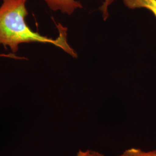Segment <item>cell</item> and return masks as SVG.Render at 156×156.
I'll return each mask as SVG.
<instances>
[{
	"mask_svg": "<svg viewBox=\"0 0 156 156\" xmlns=\"http://www.w3.org/2000/svg\"><path fill=\"white\" fill-rule=\"evenodd\" d=\"M116 0H104L102 5L100 7V10L102 13V18L104 21H106L108 19L109 14V8L113 4Z\"/></svg>",
	"mask_w": 156,
	"mask_h": 156,
	"instance_id": "cell-5",
	"label": "cell"
},
{
	"mask_svg": "<svg viewBox=\"0 0 156 156\" xmlns=\"http://www.w3.org/2000/svg\"><path fill=\"white\" fill-rule=\"evenodd\" d=\"M118 156H156V151H145L140 149L131 148L126 150Z\"/></svg>",
	"mask_w": 156,
	"mask_h": 156,
	"instance_id": "cell-4",
	"label": "cell"
},
{
	"mask_svg": "<svg viewBox=\"0 0 156 156\" xmlns=\"http://www.w3.org/2000/svg\"><path fill=\"white\" fill-rule=\"evenodd\" d=\"M76 156H104V154L97 151L91 150L79 151Z\"/></svg>",
	"mask_w": 156,
	"mask_h": 156,
	"instance_id": "cell-6",
	"label": "cell"
},
{
	"mask_svg": "<svg viewBox=\"0 0 156 156\" xmlns=\"http://www.w3.org/2000/svg\"><path fill=\"white\" fill-rule=\"evenodd\" d=\"M53 11L61 12L68 15H72L78 9L83 8L82 4L77 0H44Z\"/></svg>",
	"mask_w": 156,
	"mask_h": 156,
	"instance_id": "cell-2",
	"label": "cell"
},
{
	"mask_svg": "<svg viewBox=\"0 0 156 156\" xmlns=\"http://www.w3.org/2000/svg\"><path fill=\"white\" fill-rule=\"evenodd\" d=\"M27 0H2L0 5V45L8 47L13 54L19 49V45L26 43L49 44L60 48L73 58L77 53L68 44L67 28L57 25L59 35L56 39L44 36L34 31L26 22L28 15Z\"/></svg>",
	"mask_w": 156,
	"mask_h": 156,
	"instance_id": "cell-1",
	"label": "cell"
},
{
	"mask_svg": "<svg viewBox=\"0 0 156 156\" xmlns=\"http://www.w3.org/2000/svg\"><path fill=\"white\" fill-rule=\"evenodd\" d=\"M0 57H9V58H16V59H22L23 57H19L15 55V54L13 53H10L9 55L7 54H0Z\"/></svg>",
	"mask_w": 156,
	"mask_h": 156,
	"instance_id": "cell-7",
	"label": "cell"
},
{
	"mask_svg": "<svg viewBox=\"0 0 156 156\" xmlns=\"http://www.w3.org/2000/svg\"><path fill=\"white\" fill-rule=\"evenodd\" d=\"M124 5L130 9L145 8L156 18V0H123Z\"/></svg>",
	"mask_w": 156,
	"mask_h": 156,
	"instance_id": "cell-3",
	"label": "cell"
}]
</instances>
